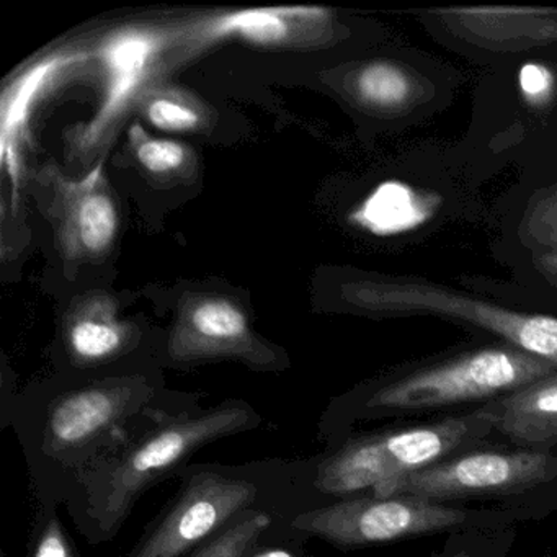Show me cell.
I'll return each instance as SVG.
<instances>
[{"instance_id":"1","label":"cell","mask_w":557,"mask_h":557,"mask_svg":"<svg viewBox=\"0 0 557 557\" xmlns=\"http://www.w3.org/2000/svg\"><path fill=\"white\" fill-rule=\"evenodd\" d=\"M341 298L376 318L445 319L557 364V318L511 308L471 288L419 276L357 275L342 283Z\"/></svg>"},{"instance_id":"2","label":"cell","mask_w":557,"mask_h":557,"mask_svg":"<svg viewBox=\"0 0 557 557\" xmlns=\"http://www.w3.org/2000/svg\"><path fill=\"white\" fill-rule=\"evenodd\" d=\"M557 364L500 341L453 351L407 368L377 384L364 399L370 417L492 403L541 377Z\"/></svg>"},{"instance_id":"3","label":"cell","mask_w":557,"mask_h":557,"mask_svg":"<svg viewBox=\"0 0 557 557\" xmlns=\"http://www.w3.org/2000/svg\"><path fill=\"white\" fill-rule=\"evenodd\" d=\"M494 417L478 407L435 422L360 436L319 466L315 485L335 495L371 491L469 451L494 432Z\"/></svg>"},{"instance_id":"4","label":"cell","mask_w":557,"mask_h":557,"mask_svg":"<svg viewBox=\"0 0 557 557\" xmlns=\"http://www.w3.org/2000/svg\"><path fill=\"white\" fill-rule=\"evenodd\" d=\"M518 511L469 510L416 495L358 497L299 515L293 528L337 546H370L461 528L494 527Z\"/></svg>"},{"instance_id":"5","label":"cell","mask_w":557,"mask_h":557,"mask_svg":"<svg viewBox=\"0 0 557 557\" xmlns=\"http://www.w3.org/2000/svg\"><path fill=\"white\" fill-rule=\"evenodd\" d=\"M247 406H221L194 419L169 423L143 438L110 468L102 495V523L113 530L136 498L207 443L252 426Z\"/></svg>"},{"instance_id":"6","label":"cell","mask_w":557,"mask_h":557,"mask_svg":"<svg viewBox=\"0 0 557 557\" xmlns=\"http://www.w3.org/2000/svg\"><path fill=\"white\" fill-rule=\"evenodd\" d=\"M557 479V456L546 449L465 451L422 471L386 482L371 497L416 495L446 502L530 491Z\"/></svg>"},{"instance_id":"7","label":"cell","mask_w":557,"mask_h":557,"mask_svg":"<svg viewBox=\"0 0 557 557\" xmlns=\"http://www.w3.org/2000/svg\"><path fill=\"white\" fill-rule=\"evenodd\" d=\"M187 28L123 27L110 32L94 50L102 67V99L89 123L74 133L79 152H92L110 135L129 107L154 84L165 51L185 40Z\"/></svg>"},{"instance_id":"8","label":"cell","mask_w":557,"mask_h":557,"mask_svg":"<svg viewBox=\"0 0 557 557\" xmlns=\"http://www.w3.org/2000/svg\"><path fill=\"white\" fill-rule=\"evenodd\" d=\"M257 487L244 479L195 475L174 507L129 557H181L216 531L224 530L256 500Z\"/></svg>"},{"instance_id":"9","label":"cell","mask_w":557,"mask_h":557,"mask_svg":"<svg viewBox=\"0 0 557 557\" xmlns=\"http://www.w3.org/2000/svg\"><path fill=\"white\" fill-rule=\"evenodd\" d=\"M169 355L177 361L240 358L265 368L275 361L250 331L249 319L237 302L223 296L198 295L182 299Z\"/></svg>"},{"instance_id":"10","label":"cell","mask_w":557,"mask_h":557,"mask_svg":"<svg viewBox=\"0 0 557 557\" xmlns=\"http://www.w3.org/2000/svg\"><path fill=\"white\" fill-rule=\"evenodd\" d=\"M430 17L459 50L520 53L557 41V11L533 8L440 9Z\"/></svg>"},{"instance_id":"11","label":"cell","mask_w":557,"mask_h":557,"mask_svg":"<svg viewBox=\"0 0 557 557\" xmlns=\"http://www.w3.org/2000/svg\"><path fill=\"white\" fill-rule=\"evenodd\" d=\"M334 15L322 8H260L224 12L195 22L187 28L191 48L223 40H237L256 47H312L324 44L332 34Z\"/></svg>"},{"instance_id":"12","label":"cell","mask_w":557,"mask_h":557,"mask_svg":"<svg viewBox=\"0 0 557 557\" xmlns=\"http://www.w3.org/2000/svg\"><path fill=\"white\" fill-rule=\"evenodd\" d=\"M432 66L412 63L399 57H381L350 71L345 81L347 92L358 106L383 119H423L438 109L443 90Z\"/></svg>"},{"instance_id":"13","label":"cell","mask_w":557,"mask_h":557,"mask_svg":"<svg viewBox=\"0 0 557 557\" xmlns=\"http://www.w3.org/2000/svg\"><path fill=\"white\" fill-rule=\"evenodd\" d=\"M58 236L67 260H92L112 247L120 218L115 198L99 162L79 181L58 177Z\"/></svg>"},{"instance_id":"14","label":"cell","mask_w":557,"mask_h":557,"mask_svg":"<svg viewBox=\"0 0 557 557\" xmlns=\"http://www.w3.org/2000/svg\"><path fill=\"white\" fill-rule=\"evenodd\" d=\"M135 397L128 383L83 387L60 397L48 413L47 448L54 455L86 448L129 412Z\"/></svg>"},{"instance_id":"15","label":"cell","mask_w":557,"mask_h":557,"mask_svg":"<svg viewBox=\"0 0 557 557\" xmlns=\"http://www.w3.org/2000/svg\"><path fill=\"white\" fill-rule=\"evenodd\" d=\"M87 58L89 54L84 51L50 54L32 64L12 81L11 86L5 87L0 103V162L2 171L11 181L14 203L21 184L22 148L27 141L28 120L35 103L40 100L45 90L53 86L63 71L86 61Z\"/></svg>"},{"instance_id":"16","label":"cell","mask_w":557,"mask_h":557,"mask_svg":"<svg viewBox=\"0 0 557 557\" xmlns=\"http://www.w3.org/2000/svg\"><path fill=\"white\" fill-rule=\"evenodd\" d=\"M482 406L494 417V429L517 445H557V371Z\"/></svg>"},{"instance_id":"17","label":"cell","mask_w":557,"mask_h":557,"mask_svg":"<svg viewBox=\"0 0 557 557\" xmlns=\"http://www.w3.org/2000/svg\"><path fill=\"white\" fill-rule=\"evenodd\" d=\"M498 252H557V174L524 184L511 197Z\"/></svg>"},{"instance_id":"18","label":"cell","mask_w":557,"mask_h":557,"mask_svg":"<svg viewBox=\"0 0 557 557\" xmlns=\"http://www.w3.org/2000/svg\"><path fill=\"white\" fill-rule=\"evenodd\" d=\"M129 341V325L119 318L115 299L92 295L67 318L66 342L79 364H97L122 354Z\"/></svg>"},{"instance_id":"19","label":"cell","mask_w":557,"mask_h":557,"mask_svg":"<svg viewBox=\"0 0 557 557\" xmlns=\"http://www.w3.org/2000/svg\"><path fill=\"white\" fill-rule=\"evenodd\" d=\"M138 106H141L145 119L165 133L195 132L207 120V112L197 97L169 84H152L143 94Z\"/></svg>"},{"instance_id":"20","label":"cell","mask_w":557,"mask_h":557,"mask_svg":"<svg viewBox=\"0 0 557 557\" xmlns=\"http://www.w3.org/2000/svg\"><path fill=\"white\" fill-rule=\"evenodd\" d=\"M272 523L263 511H244L190 557H246Z\"/></svg>"},{"instance_id":"21","label":"cell","mask_w":557,"mask_h":557,"mask_svg":"<svg viewBox=\"0 0 557 557\" xmlns=\"http://www.w3.org/2000/svg\"><path fill=\"white\" fill-rule=\"evenodd\" d=\"M129 148L145 171L154 175H171L185 168L190 151L172 139L154 138L141 123H133L128 132Z\"/></svg>"},{"instance_id":"22","label":"cell","mask_w":557,"mask_h":557,"mask_svg":"<svg viewBox=\"0 0 557 557\" xmlns=\"http://www.w3.org/2000/svg\"><path fill=\"white\" fill-rule=\"evenodd\" d=\"M517 89L521 100L531 109L543 110L557 102V66L546 61L531 60L517 73Z\"/></svg>"},{"instance_id":"23","label":"cell","mask_w":557,"mask_h":557,"mask_svg":"<svg viewBox=\"0 0 557 557\" xmlns=\"http://www.w3.org/2000/svg\"><path fill=\"white\" fill-rule=\"evenodd\" d=\"M32 557H74L73 546L57 518L45 524Z\"/></svg>"},{"instance_id":"24","label":"cell","mask_w":557,"mask_h":557,"mask_svg":"<svg viewBox=\"0 0 557 557\" xmlns=\"http://www.w3.org/2000/svg\"><path fill=\"white\" fill-rule=\"evenodd\" d=\"M252 557H295V554L288 549H280V547H273V549H265L262 553L253 554Z\"/></svg>"},{"instance_id":"25","label":"cell","mask_w":557,"mask_h":557,"mask_svg":"<svg viewBox=\"0 0 557 557\" xmlns=\"http://www.w3.org/2000/svg\"><path fill=\"white\" fill-rule=\"evenodd\" d=\"M445 557H472L468 550H458V553L446 554Z\"/></svg>"},{"instance_id":"26","label":"cell","mask_w":557,"mask_h":557,"mask_svg":"<svg viewBox=\"0 0 557 557\" xmlns=\"http://www.w3.org/2000/svg\"><path fill=\"white\" fill-rule=\"evenodd\" d=\"M556 66H557V63H556Z\"/></svg>"}]
</instances>
